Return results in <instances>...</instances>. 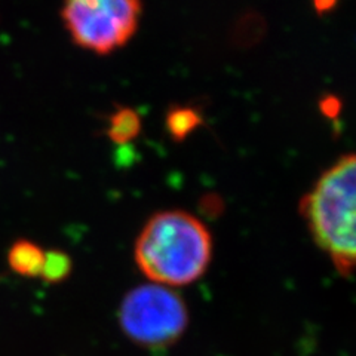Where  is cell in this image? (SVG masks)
<instances>
[{"label": "cell", "mask_w": 356, "mask_h": 356, "mask_svg": "<svg viewBox=\"0 0 356 356\" xmlns=\"http://www.w3.org/2000/svg\"><path fill=\"white\" fill-rule=\"evenodd\" d=\"M141 131V118L136 110L131 107L118 108L113 115L110 116L107 136L108 138L118 143L125 144L136 138Z\"/></svg>", "instance_id": "obj_6"}, {"label": "cell", "mask_w": 356, "mask_h": 356, "mask_svg": "<svg viewBox=\"0 0 356 356\" xmlns=\"http://www.w3.org/2000/svg\"><path fill=\"white\" fill-rule=\"evenodd\" d=\"M315 6H316V9L318 10H321V13H324V9L325 8H332L334 6V3L332 2H318V3H315Z\"/></svg>", "instance_id": "obj_10"}, {"label": "cell", "mask_w": 356, "mask_h": 356, "mask_svg": "<svg viewBox=\"0 0 356 356\" xmlns=\"http://www.w3.org/2000/svg\"><path fill=\"white\" fill-rule=\"evenodd\" d=\"M202 124V116L193 107L177 106L166 113V129L175 141L186 140Z\"/></svg>", "instance_id": "obj_7"}, {"label": "cell", "mask_w": 356, "mask_h": 356, "mask_svg": "<svg viewBox=\"0 0 356 356\" xmlns=\"http://www.w3.org/2000/svg\"><path fill=\"white\" fill-rule=\"evenodd\" d=\"M321 111L330 119H336L341 110V102L334 95H328L321 99Z\"/></svg>", "instance_id": "obj_9"}, {"label": "cell", "mask_w": 356, "mask_h": 356, "mask_svg": "<svg viewBox=\"0 0 356 356\" xmlns=\"http://www.w3.org/2000/svg\"><path fill=\"white\" fill-rule=\"evenodd\" d=\"M44 251L30 241H18L8 252V264L21 276L36 277L40 275Z\"/></svg>", "instance_id": "obj_5"}, {"label": "cell", "mask_w": 356, "mask_h": 356, "mask_svg": "<svg viewBox=\"0 0 356 356\" xmlns=\"http://www.w3.org/2000/svg\"><path fill=\"white\" fill-rule=\"evenodd\" d=\"M213 239L202 221L184 211L153 216L136 242L134 257L153 284L183 286L202 276L211 263Z\"/></svg>", "instance_id": "obj_1"}, {"label": "cell", "mask_w": 356, "mask_h": 356, "mask_svg": "<svg viewBox=\"0 0 356 356\" xmlns=\"http://www.w3.org/2000/svg\"><path fill=\"white\" fill-rule=\"evenodd\" d=\"M141 9L137 0H72L61 18L77 47L106 55L134 36Z\"/></svg>", "instance_id": "obj_4"}, {"label": "cell", "mask_w": 356, "mask_h": 356, "mask_svg": "<svg viewBox=\"0 0 356 356\" xmlns=\"http://www.w3.org/2000/svg\"><path fill=\"white\" fill-rule=\"evenodd\" d=\"M72 267L73 263L69 254L60 250H49L44 251L43 264L39 276L44 282L58 284L72 273Z\"/></svg>", "instance_id": "obj_8"}, {"label": "cell", "mask_w": 356, "mask_h": 356, "mask_svg": "<svg viewBox=\"0 0 356 356\" xmlns=\"http://www.w3.org/2000/svg\"><path fill=\"white\" fill-rule=\"evenodd\" d=\"M120 327L138 344L166 346L184 332L188 314L183 298L172 289L158 284L140 285L122 300Z\"/></svg>", "instance_id": "obj_3"}, {"label": "cell", "mask_w": 356, "mask_h": 356, "mask_svg": "<svg viewBox=\"0 0 356 356\" xmlns=\"http://www.w3.org/2000/svg\"><path fill=\"white\" fill-rule=\"evenodd\" d=\"M300 214L321 250L343 276L356 261V159L349 153L319 177L300 202Z\"/></svg>", "instance_id": "obj_2"}]
</instances>
